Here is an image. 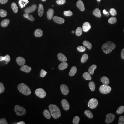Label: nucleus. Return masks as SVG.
I'll return each mask as SVG.
<instances>
[{
  "label": "nucleus",
  "instance_id": "nucleus-17",
  "mask_svg": "<svg viewBox=\"0 0 124 124\" xmlns=\"http://www.w3.org/2000/svg\"><path fill=\"white\" fill-rule=\"evenodd\" d=\"M0 110H1V106H0Z\"/></svg>",
  "mask_w": 124,
  "mask_h": 124
},
{
  "label": "nucleus",
  "instance_id": "nucleus-8",
  "mask_svg": "<svg viewBox=\"0 0 124 124\" xmlns=\"http://www.w3.org/2000/svg\"><path fill=\"white\" fill-rule=\"evenodd\" d=\"M46 32L49 35L53 36L56 39L60 40L63 43H66L70 39L69 36L67 35L65 31L63 30L59 29L56 26H51L46 29Z\"/></svg>",
  "mask_w": 124,
  "mask_h": 124
},
{
  "label": "nucleus",
  "instance_id": "nucleus-9",
  "mask_svg": "<svg viewBox=\"0 0 124 124\" xmlns=\"http://www.w3.org/2000/svg\"><path fill=\"white\" fill-rule=\"evenodd\" d=\"M19 45V41L17 38H11L6 40L1 46V50L4 53L10 54L14 53Z\"/></svg>",
  "mask_w": 124,
  "mask_h": 124
},
{
  "label": "nucleus",
  "instance_id": "nucleus-13",
  "mask_svg": "<svg viewBox=\"0 0 124 124\" xmlns=\"http://www.w3.org/2000/svg\"><path fill=\"white\" fill-rule=\"evenodd\" d=\"M115 113L117 120L124 124V106H119L116 107L115 110Z\"/></svg>",
  "mask_w": 124,
  "mask_h": 124
},
{
  "label": "nucleus",
  "instance_id": "nucleus-10",
  "mask_svg": "<svg viewBox=\"0 0 124 124\" xmlns=\"http://www.w3.org/2000/svg\"><path fill=\"white\" fill-rule=\"evenodd\" d=\"M22 15L28 24L33 26L36 23V15L32 8L30 5H25L22 10Z\"/></svg>",
  "mask_w": 124,
  "mask_h": 124
},
{
  "label": "nucleus",
  "instance_id": "nucleus-1",
  "mask_svg": "<svg viewBox=\"0 0 124 124\" xmlns=\"http://www.w3.org/2000/svg\"><path fill=\"white\" fill-rule=\"evenodd\" d=\"M74 15V11L72 9H66L62 13L57 14L50 18L49 23L53 26H62L70 21Z\"/></svg>",
  "mask_w": 124,
  "mask_h": 124
},
{
  "label": "nucleus",
  "instance_id": "nucleus-11",
  "mask_svg": "<svg viewBox=\"0 0 124 124\" xmlns=\"http://www.w3.org/2000/svg\"><path fill=\"white\" fill-rule=\"evenodd\" d=\"M15 30V25L6 19H0V32L3 35H8Z\"/></svg>",
  "mask_w": 124,
  "mask_h": 124
},
{
  "label": "nucleus",
  "instance_id": "nucleus-12",
  "mask_svg": "<svg viewBox=\"0 0 124 124\" xmlns=\"http://www.w3.org/2000/svg\"><path fill=\"white\" fill-rule=\"evenodd\" d=\"M33 124H51L50 119L48 116L42 113H37L32 116Z\"/></svg>",
  "mask_w": 124,
  "mask_h": 124
},
{
  "label": "nucleus",
  "instance_id": "nucleus-6",
  "mask_svg": "<svg viewBox=\"0 0 124 124\" xmlns=\"http://www.w3.org/2000/svg\"><path fill=\"white\" fill-rule=\"evenodd\" d=\"M106 41L112 46L116 48H124V36L114 32L106 35Z\"/></svg>",
  "mask_w": 124,
  "mask_h": 124
},
{
  "label": "nucleus",
  "instance_id": "nucleus-7",
  "mask_svg": "<svg viewBox=\"0 0 124 124\" xmlns=\"http://www.w3.org/2000/svg\"><path fill=\"white\" fill-rule=\"evenodd\" d=\"M21 121V115L17 109H14L10 113H0V123L10 121L13 124H17Z\"/></svg>",
  "mask_w": 124,
  "mask_h": 124
},
{
  "label": "nucleus",
  "instance_id": "nucleus-14",
  "mask_svg": "<svg viewBox=\"0 0 124 124\" xmlns=\"http://www.w3.org/2000/svg\"><path fill=\"white\" fill-rule=\"evenodd\" d=\"M16 0H0V6L4 8H8L13 6Z\"/></svg>",
  "mask_w": 124,
  "mask_h": 124
},
{
  "label": "nucleus",
  "instance_id": "nucleus-2",
  "mask_svg": "<svg viewBox=\"0 0 124 124\" xmlns=\"http://www.w3.org/2000/svg\"><path fill=\"white\" fill-rule=\"evenodd\" d=\"M108 28V20L104 17H99L94 25V33L98 39H102L106 35Z\"/></svg>",
  "mask_w": 124,
  "mask_h": 124
},
{
  "label": "nucleus",
  "instance_id": "nucleus-16",
  "mask_svg": "<svg viewBox=\"0 0 124 124\" xmlns=\"http://www.w3.org/2000/svg\"><path fill=\"white\" fill-rule=\"evenodd\" d=\"M85 2H86V3H90L93 0H84Z\"/></svg>",
  "mask_w": 124,
  "mask_h": 124
},
{
  "label": "nucleus",
  "instance_id": "nucleus-15",
  "mask_svg": "<svg viewBox=\"0 0 124 124\" xmlns=\"http://www.w3.org/2000/svg\"><path fill=\"white\" fill-rule=\"evenodd\" d=\"M112 6L117 10H124V0H115L112 2Z\"/></svg>",
  "mask_w": 124,
  "mask_h": 124
},
{
  "label": "nucleus",
  "instance_id": "nucleus-3",
  "mask_svg": "<svg viewBox=\"0 0 124 124\" xmlns=\"http://www.w3.org/2000/svg\"><path fill=\"white\" fill-rule=\"evenodd\" d=\"M88 26V16L85 9L81 7L78 10L76 19V26L79 33H84Z\"/></svg>",
  "mask_w": 124,
  "mask_h": 124
},
{
  "label": "nucleus",
  "instance_id": "nucleus-5",
  "mask_svg": "<svg viewBox=\"0 0 124 124\" xmlns=\"http://www.w3.org/2000/svg\"><path fill=\"white\" fill-rule=\"evenodd\" d=\"M69 70L72 74H81L85 70V63L81 58L75 57L69 64Z\"/></svg>",
  "mask_w": 124,
  "mask_h": 124
},
{
  "label": "nucleus",
  "instance_id": "nucleus-4",
  "mask_svg": "<svg viewBox=\"0 0 124 124\" xmlns=\"http://www.w3.org/2000/svg\"><path fill=\"white\" fill-rule=\"evenodd\" d=\"M58 5L57 0H39L37 8L42 16H46L50 13L51 10Z\"/></svg>",
  "mask_w": 124,
  "mask_h": 124
}]
</instances>
